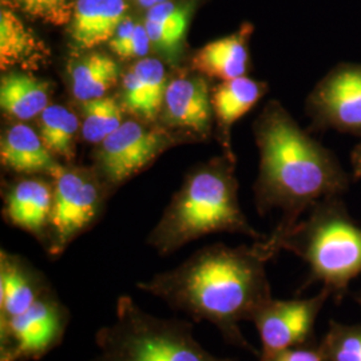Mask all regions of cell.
<instances>
[{
    "label": "cell",
    "mask_w": 361,
    "mask_h": 361,
    "mask_svg": "<svg viewBox=\"0 0 361 361\" xmlns=\"http://www.w3.org/2000/svg\"><path fill=\"white\" fill-rule=\"evenodd\" d=\"M259 174L255 186L258 213L281 209L283 217L269 238L255 245L267 261L301 217L326 197L343 195L352 176L335 153L312 138L276 101L267 104L255 122Z\"/></svg>",
    "instance_id": "6da1fadb"
},
{
    "label": "cell",
    "mask_w": 361,
    "mask_h": 361,
    "mask_svg": "<svg viewBox=\"0 0 361 361\" xmlns=\"http://www.w3.org/2000/svg\"><path fill=\"white\" fill-rule=\"evenodd\" d=\"M265 262L256 245L207 246L138 288L194 322L213 324L226 343L258 356L240 323L252 322L258 308L273 297Z\"/></svg>",
    "instance_id": "7a4b0ae2"
},
{
    "label": "cell",
    "mask_w": 361,
    "mask_h": 361,
    "mask_svg": "<svg viewBox=\"0 0 361 361\" xmlns=\"http://www.w3.org/2000/svg\"><path fill=\"white\" fill-rule=\"evenodd\" d=\"M237 188L231 165L219 162L194 171L171 200L149 244L168 256L212 233H238L265 240L249 225L238 204Z\"/></svg>",
    "instance_id": "3957f363"
},
{
    "label": "cell",
    "mask_w": 361,
    "mask_h": 361,
    "mask_svg": "<svg viewBox=\"0 0 361 361\" xmlns=\"http://www.w3.org/2000/svg\"><path fill=\"white\" fill-rule=\"evenodd\" d=\"M289 250L310 267V280L322 283L336 301L361 276V225L349 214L343 195L326 197L298 221L280 241L279 252Z\"/></svg>",
    "instance_id": "277c9868"
},
{
    "label": "cell",
    "mask_w": 361,
    "mask_h": 361,
    "mask_svg": "<svg viewBox=\"0 0 361 361\" xmlns=\"http://www.w3.org/2000/svg\"><path fill=\"white\" fill-rule=\"evenodd\" d=\"M95 344L91 361H235L207 352L190 322L155 317L128 295L118 298L116 320L97 332Z\"/></svg>",
    "instance_id": "5b68a950"
},
{
    "label": "cell",
    "mask_w": 361,
    "mask_h": 361,
    "mask_svg": "<svg viewBox=\"0 0 361 361\" xmlns=\"http://www.w3.org/2000/svg\"><path fill=\"white\" fill-rule=\"evenodd\" d=\"M51 177V219L46 246L50 256L58 257L97 221L102 210L104 192L86 170L59 166Z\"/></svg>",
    "instance_id": "8992f818"
},
{
    "label": "cell",
    "mask_w": 361,
    "mask_h": 361,
    "mask_svg": "<svg viewBox=\"0 0 361 361\" xmlns=\"http://www.w3.org/2000/svg\"><path fill=\"white\" fill-rule=\"evenodd\" d=\"M70 320V310L52 288L26 312L0 324V361L42 359L62 343Z\"/></svg>",
    "instance_id": "52a82bcc"
},
{
    "label": "cell",
    "mask_w": 361,
    "mask_h": 361,
    "mask_svg": "<svg viewBox=\"0 0 361 361\" xmlns=\"http://www.w3.org/2000/svg\"><path fill=\"white\" fill-rule=\"evenodd\" d=\"M305 111L313 130L361 137V63L332 67L310 91Z\"/></svg>",
    "instance_id": "ba28073f"
},
{
    "label": "cell",
    "mask_w": 361,
    "mask_h": 361,
    "mask_svg": "<svg viewBox=\"0 0 361 361\" xmlns=\"http://www.w3.org/2000/svg\"><path fill=\"white\" fill-rule=\"evenodd\" d=\"M332 297L323 288L316 296L295 300L273 298L255 313L252 323L261 340L259 359L269 357L285 349L313 343L314 325L325 302Z\"/></svg>",
    "instance_id": "9c48e42d"
},
{
    "label": "cell",
    "mask_w": 361,
    "mask_h": 361,
    "mask_svg": "<svg viewBox=\"0 0 361 361\" xmlns=\"http://www.w3.org/2000/svg\"><path fill=\"white\" fill-rule=\"evenodd\" d=\"M173 143L166 130L125 121L99 145L97 158L104 180L110 186L129 180Z\"/></svg>",
    "instance_id": "30bf717a"
},
{
    "label": "cell",
    "mask_w": 361,
    "mask_h": 361,
    "mask_svg": "<svg viewBox=\"0 0 361 361\" xmlns=\"http://www.w3.org/2000/svg\"><path fill=\"white\" fill-rule=\"evenodd\" d=\"M212 114L213 104L205 78L183 75L169 82L161 113L168 128L207 135Z\"/></svg>",
    "instance_id": "8fae6325"
},
{
    "label": "cell",
    "mask_w": 361,
    "mask_h": 361,
    "mask_svg": "<svg viewBox=\"0 0 361 361\" xmlns=\"http://www.w3.org/2000/svg\"><path fill=\"white\" fill-rule=\"evenodd\" d=\"M52 289L49 280L25 258L1 250L0 255V324L32 307Z\"/></svg>",
    "instance_id": "7c38bea8"
},
{
    "label": "cell",
    "mask_w": 361,
    "mask_h": 361,
    "mask_svg": "<svg viewBox=\"0 0 361 361\" xmlns=\"http://www.w3.org/2000/svg\"><path fill=\"white\" fill-rule=\"evenodd\" d=\"M51 210L52 185L46 180H19L4 195V219L34 234L44 245L49 240Z\"/></svg>",
    "instance_id": "4fadbf2b"
},
{
    "label": "cell",
    "mask_w": 361,
    "mask_h": 361,
    "mask_svg": "<svg viewBox=\"0 0 361 361\" xmlns=\"http://www.w3.org/2000/svg\"><path fill=\"white\" fill-rule=\"evenodd\" d=\"M125 0H75L68 34L73 47L78 51L109 43L116 28L126 18Z\"/></svg>",
    "instance_id": "5bb4252c"
},
{
    "label": "cell",
    "mask_w": 361,
    "mask_h": 361,
    "mask_svg": "<svg viewBox=\"0 0 361 361\" xmlns=\"http://www.w3.org/2000/svg\"><path fill=\"white\" fill-rule=\"evenodd\" d=\"M168 85L164 63L155 58H142L123 78L122 106L133 116L154 122L162 113Z\"/></svg>",
    "instance_id": "9a60e30c"
},
{
    "label": "cell",
    "mask_w": 361,
    "mask_h": 361,
    "mask_svg": "<svg viewBox=\"0 0 361 361\" xmlns=\"http://www.w3.org/2000/svg\"><path fill=\"white\" fill-rule=\"evenodd\" d=\"M50 62V49L15 11L0 10V68L37 71Z\"/></svg>",
    "instance_id": "2e32d148"
},
{
    "label": "cell",
    "mask_w": 361,
    "mask_h": 361,
    "mask_svg": "<svg viewBox=\"0 0 361 361\" xmlns=\"http://www.w3.org/2000/svg\"><path fill=\"white\" fill-rule=\"evenodd\" d=\"M252 25H244L237 32L213 40L195 52L192 59L194 70L202 75L219 80L245 77L250 66L249 42Z\"/></svg>",
    "instance_id": "e0dca14e"
},
{
    "label": "cell",
    "mask_w": 361,
    "mask_h": 361,
    "mask_svg": "<svg viewBox=\"0 0 361 361\" xmlns=\"http://www.w3.org/2000/svg\"><path fill=\"white\" fill-rule=\"evenodd\" d=\"M0 159L3 166L16 173L52 176L59 168L51 152L44 146L39 133L23 123H16L1 137Z\"/></svg>",
    "instance_id": "ac0fdd59"
},
{
    "label": "cell",
    "mask_w": 361,
    "mask_h": 361,
    "mask_svg": "<svg viewBox=\"0 0 361 361\" xmlns=\"http://www.w3.org/2000/svg\"><path fill=\"white\" fill-rule=\"evenodd\" d=\"M50 83L28 74L8 71L0 82V106L18 121L39 116L50 106Z\"/></svg>",
    "instance_id": "d6986e66"
},
{
    "label": "cell",
    "mask_w": 361,
    "mask_h": 361,
    "mask_svg": "<svg viewBox=\"0 0 361 361\" xmlns=\"http://www.w3.org/2000/svg\"><path fill=\"white\" fill-rule=\"evenodd\" d=\"M268 90L267 85L249 77H240L232 80H224L212 94L213 113L219 125L229 141V133L233 125L246 116Z\"/></svg>",
    "instance_id": "ffe728a7"
},
{
    "label": "cell",
    "mask_w": 361,
    "mask_h": 361,
    "mask_svg": "<svg viewBox=\"0 0 361 361\" xmlns=\"http://www.w3.org/2000/svg\"><path fill=\"white\" fill-rule=\"evenodd\" d=\"M119 79V66L104 52H89L71 67V90L79 102L106 97Z\"/></svg>",
    "instance_id": "44dd1931"
},
{
    "label": "cell",
    "mask_w": 361,
    "mask_h": 361,
    "mask_svg": "<svg viewBox=\"0 0 361 361\" xmlns=\"http://www.w3.org/2000/svg\"><path fill=\"white\" fill-rule=\"evenodd\" d=\"M143 23L152 46L173 59L180 52L188 31L189 8L168 0L149 8Z\"/></svg>",
    "instance_id": "7402d4cb"
},
{
    "label": "cell",
    "mask_w": 361,
    "mask_h": 361,
    "mask_svg": "<svg viewBox=\"0 0 361 361\" xmlns=\"http://www.w3.org/2000/svg\"><path fill=\"white\" fill-rule=\"evenodd\" d=\"M79 119L68 109L59 104H50L38 121V133L44 146L52 155L73 159L75 155Z\"/></svg>",
    "instance_id": "603a6c76"
},
{
    "label": "cell",
    "mask_w": 361,
    "mask_h": 361,
    "mask_svg": "<svg viewBox=\"0 0 361 361\" xmlns=\"http://www.w3.org/2000/svg\"><path fill=\"white\" fill-rule=\"evenodd\" d=\"M123 106L114 98L102 97L82 102V135L90 143H101L113 134L123 121Z\"/></svg>",
    "instance_id": "cb8c5ba5"
},
{
    "label": "cell",
    "mask_w": 361,
    "mask_h": 361,
    "mask_svg": "<svg viewBox=\"0 0 361 361\" xmlns=\"http://www.w3.org/2000/svg\"><path fill=\"white\" fill-rule=\"evenodd\" d=\"M319 347L325 361H361V324L331 322Z\"/></svg>",
    "instance_id": "d4e9b609"
},
{
    "label": "cell",
    "mask_w": 361,
    "mask_h": 361,
    "mask_svg": "<svg viewBox=\"0 0 361 361\" xmlns=\"http://www.w3.org/2000/svg\"><path fill=\"white\" fill-rule=\"evenodd\" d=\"M1 4L47 25L68 26L75 0H1Z\"/></svg>",
    "instance_id": "484cf974"
},
{
    "label": "cell",
    "mask_w": 361,
    "mask_h": 361,
    "mask_svg": "<svg viewBox=\"0 0 361 361\" xmlns=\"http://www.w3.org/2000/svg\"><path fill=\"white\" fill-rule=\"evenodd\" d=\"M259 361H325L319 344H307L301 347L285 349Z\"/></svg>",
    "instance_id": "4316f807"
},
{
    "label": "cell",
    "mask_w": 361,
    "mask_h": 361,
    "mask_svg": "<svg viewBox=\"0 0 361 361\" xmlns=\"http://www.w3.org/2000/svg\"><path fill=\"white\" fill-rule=\"evenodd\" d=\"M152 40L147 34L145 23H137L133 38L130 39L126 47L118 55L122 59H133V58H145L150 51Z\"/></svg>",
    "instance_id": "83f0119b"
},
{
    "label": "cell",
    "mask_w": 361,
    "mask_h": 361,
    "mask_svg": "<svg viewBox=\"0 0 361 361\" xmlns=\"http://www.w3.org/2000/svg\"><path fill=\"white\" fill-rule=\"evenodd\" d=\"M135 27H137V23L126 16L123 19V22L116 28V35L109 42V47L111 49V51L116 54V56L126 47L130 39L133 38Z\"/></svg>",
    "instance_id": "f1b7e54d"
},
{
    "label": "cell",
    "mask_w": 361,
    "mask_h": 361,
    "mask_svg": "<svg viewBox=\"0 0 361 361\" xmlns=\"http://www.w3.org/2000/svg\"><path fill=\"white\" fill-rule=\"evenodd\" d=\"M350 168L352 180H361V142L356 145L350 153Z\"/></svg>",
    "instance_id": "f546056e"
},
{
    "label": "cell",
    "mask_w": 361,
    "mask_h": 361,
    "mask_svg": "<svg viewBox=\"0 0 361 361\" xmlns=\"http://www.w3.org/2000/svg\"><path fill=\"white\" fill-rule=\"evenodd\" d=\"M164 1H168V0H138V3L146 8H152L155 4H159V3H164Z\"/></svg>",
    "instance_id": "4dcf8cb0"
},
{
    "label": "cell",
    "mask_w": 361,
    "mask_h": 361,
    "mask_svg": "<svg viewBox=\"0 0 361 361\" xmlns=\"http://www.w3.org/2000/svg\"><path fill=\"white\" fill-rule=\"evenodd\" d=\"M355 298H356V301H357V304L360 305L361 308V290L359 292V293H356V296H355Z\"/></svg>",
    "instance_id": "1f68e13d"
},
{
    "label": "cell",
    "mask_w": 361,
    "mask_h": 361,
    "mask_svg": "<svg viewBox=\"0 0 361 361\" xmlns=\"http://www.w3.org/2000/svg\"><path fill=\"white\" fill-rule=\"evenodd\" d=\"M137 1H138V0H137Z\"/></svg>",
    "instance_id": "d6a6232c"
}]
</instances>
